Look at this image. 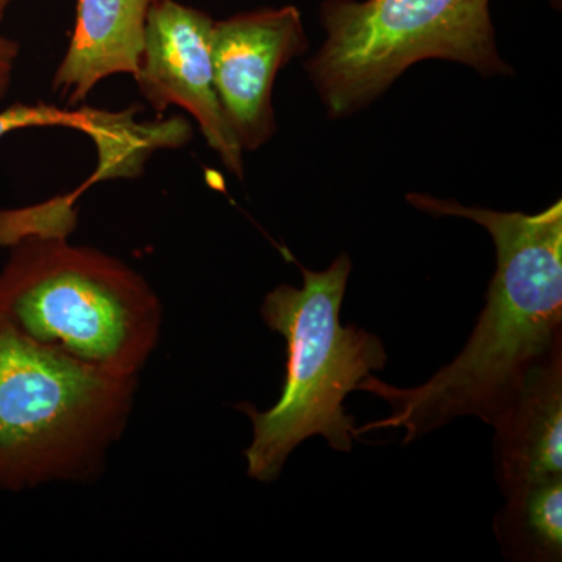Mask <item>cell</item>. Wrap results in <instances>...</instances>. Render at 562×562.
Wrapping results in <instances>:
<instances>
[{"mask_svg": "<svg viewBox=\"0 0 562 562\" xmlns=\"http://www.w3.org/2000/svg\"><path fill=\"white\" fill-rule=\"evenodd\" d=\"M66 238L31 235L11 246L0 319L94 371L138 376L160 339V299L131 266Z\"/></svg>", "mask_w": 562, "mask_h": 562, "instance_id": "3957f363", "label": "cell"}, {"mask_svg": "<svg viewBox=\"0 0 562 562\" xmlns=\"http://www.w3.org/2000/svg\"><path fill=\"white\" fill-rule=\"evenodd\" d=\"M138 376H113L0 319V490L90 483L124 435Z\"/></svg>", "mask_w": 562, "mask_h": 562, "instance_id": "277c9868", "label": "cell"}, {"mask_svg": "<svg viewBox=\"0 0 562 562\" xmlns=\"http://www.w3.org/2000/svg\"><path fill=\"white\" fill-rule=\"evenodd\" d=\"M213 25V18L201 10L177 0H155L133 79L157 113L171 105L187 110L225 168L243 180L244 151L228 127L214 85Z\"/></svg>", "mask_w": 562, "mask_h": 562, "instance_id": "8992f818", "label": "cell"}, {"mask_svg": "<svg viewBox=\"0 0 562 562\" xmlns=\"http://www.w3.org/2000/svg\"><path fill=\"white\" fill-rule=\"evenodd\" d=\"M14 0H0V24H2L3 18H5L7 10Z\"/></svg>", "mask_w": 562, "mask_h": 562, "instance_id": "4fadbf2b", "label": "cell"}, {"mask_svg": "<svg viewBox=\"0 0 562 562\" xmlns=\"http://www.w3.org/2000/svg\"><path fill=\"white\" fill-rule=\"evenodd\" d=\"M494 531L503 553L524 562L562 560V476L509 494L495 516Z\"/></svg>", "mask_w": 562, "mask_h": 562, "instance_id": "30bf717a", "label": "cell"}, {"mask_svg": "<svg viewBox=\"0 0 562 562\" xmlns=\"http://www.w3.org/2000/svg\"><path fill=\"white\" fill-rule=\"evenodd\" d=\"M414 209L458 216L486 228L497 251V268L486 306L461 353L427 382L398 387L369 375L357 391L371 392L391 406L386 419L355 435L403 428L408 446L460 419L491 425L519 390L525 376L562 349V202L538 214L464 206L428 194L406 195Z\"/></svg>", "mask_w": 562, "mask_h": 562, "instance_id": "6da1fadb", "label": "cell"}, {"mask_svg": "<svg viewBox=\"0 0 562 562\" xmlns=\"http://www.w3.org/2000/svg\"><path fill=\"white\" fill-rule=\"evenodd\" d=\"M491 0H325L327 40L306 63L333 120L379 99L414 63L441 58L506 76L491 20Z\"/></svg>", "mask_w": 562, "mask_h": 562, "instance_id": "5b68a950", "label": "cell"}, {"mask_svg": "<svg viewBox=\"0 0 562 562\" xmlns=\"http://www.w3.org/2000/svg\"><path fill=\"white\" fill-rule=\"evenodd\" d=\"M103 113L105 111L58 109L46 102L33 103V105L18 102L0 111V138L22 128L52 127V125L79 128L92 135L99 122L102 121Z\"/></svg>", "mask_w": 562, "mask_h": 562, "instance_id": "8fae6325", "label": "cell"}, {"mask_svg": "<svg viewBox=\"0 0 562 562\" xmlns=\"http://www.w3.org/2000/svg\"><path fill=\"white\" fill-rule=\"evenodd\" d=\"M18 57H20L18 41L0 35V99L5 98L9 92Z\"/></svg>", "mask_w": 562, "mask_h": 562, "instance_id": "7c38bea8", "label": "cell"}, {"mask_svg": "<svg viewBox=\"0 0 562 562\" xmlns=\"http://www.w3.org/2000/svg\"><path fill=\"white\" fill-rule=\"evenodd\" d=\"M491 425L495 479L505 497L562 476V349L525 376Z\"/></svg>", "mask_w": 562, "mask_h": 562, "instance_id": "ba28073f", "label": "cell"}, {"mask_svg": "<svg viewBox=\"0 0 562 562\" xmlns=\"http://www.w3.org/2000/svg\"><path fill=\"white\" fill-rule=\"evenodd\" d=\"M301 271L302 288L281 284L261 305L269 330L286 341V379L279 402L268 412L250 403L236 406L254 427L244 452L247 473L261 483L276 482L291 453L313 436L325 438L336 452H351L357 427L344 402L361 380L383 371L387 362L379 336L341 324L349 255H339L325 271L303 266Z\"/></svg>", "mask_w": 562, "mask_h": 562, "instance_id": "7a4b0ae2", "label": "cell"}, {"mask_svg": "<svg viewBox=\"0 0 562 562\" xmlns=\"http://www.w3.org/2000/svg\"><path fill=\"white\" fill-rule=\"evenodd\" d=\"M155 0H77L76 24L52 88L81 103L116 74L135 76L147 14Z\"/></svg>", "mask_w": 562, "mask_h": 562, "instance_id": "9c48e42d", "label": "cell"}, {"mask_svg": "<svg viewBox=\"0 0 562 562\" xmlns=\"http://www.w3.org/2000/svg\"><path fill=\"white\" fill-rule=\"evenodd\" d=\"M308 50L295 7L265 9L214 21V85L228 127L243 151L260 149L276 133L277 74Z\"/></svg>", "mask_w": 562, "mask_h": 562, "instance_id": "52a82bcc", "label": "cell"}]
</instances>
